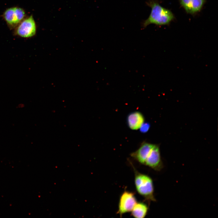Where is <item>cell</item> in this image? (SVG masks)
I'll return each instance as SVG.
<instances>
[{"instance_id":"obj_5","label":"cell","mask_w":218,"mask_h":218,"mask_svg":"<svg viewBox=\"0 0 218 218\" xmlns=\"http://www.w3.org/2000/svg\"><path fill=\"white\" fill-rule=\"evenodd\" d=\"M137 203V200L133 193L124 191L120 198L117 213L121 217L124 214L131 212Z\"/></svg>"},{"instance_id":"obj_1","label":"cell","mask_w":218,"mask_h":218,"mask_svg":"<svg viewBox=\"0 0 218 218\" xmlns=\"http://www.w3.org/2000/svg\"><path fill=\"white\" fill-rule=\"evenodd\" d=\"M146 3L151 8V10L148 18L141 23L143 28L151 24L158 26L168 25L174 19L172 12L161 6L157 0H149Z\"/></svg>"},{"instance_id":"obj_8","label":"cell","mask_w":218,"mask_h":218,"mask_svg":"<svg viewBox=\"0 0 218 218\" xmlns=\"http://www.w3.org/2000/svg\"><path fill=\"white\" fill-rule=\"evenodd\" d=\"M155 145L147 142L143 143L135 152L131 154V156L141 164L144 165L145 158L149 152Z\"/></svg>"},{"instance_id":"obj_4","label":"cell","mask_w":218,"mask_h":218,"mask_svg":"<svg viewBox=\"0 0 218 218\" xmlns=\"http://www.w3.org/2000/svg\"><path fill=\"white\" fill-rule=\"evenodd\" d=\"M16 28L15 34L23 38L31 37L36 32V25L32 15L24 19Z\"/></svg>"},{"instance_id":"obj_3","label":"cell","mask_w":218,"mask_h":218,"mask_svg":"<svg viewBox=\"0 0 218 218\" xmlns=\"http://www.w3.org/2000/svg\"><path fill=\"white\" fill-rule=\"evenodd\" d=\"M25 15V11L22 8L12 7L6 9L3 16L9 28H13L24 19Z\"/></svg>"},{"instance_id":"obj_7","label":"cell","mask_w":218,"mask_h":218,"mask_svg":"<svg viewBox=\"0 0 218 218\" xmlns=\"http://www.w3.org/2000/svg\"><path fill=\"white\" fill-rule=\"evenodd\" d=\"M206 0H180L181 6L188 13L194 15L200 11Z\"/></svg>"},{"instance_id":"obj_10","label":"cell","mask_w":218,"mask_h":218,"mask_svg":"<svg viewBox=\"0 0 218 218\" xmlns=\"http://www.w3.org/2000/svg\"><path fill=\"white\" fill-rule=\"evenodd\" d=\"M148 210V207L146 204L141 202H137L131 211V215L136 218H144Z\"/></svg>"},{"instance_id":"obj_2","label":"cell","mask_w":218,"mask_h":218,"mask_svg":"<svg viewBox=\"0 0 218 218\" xmlns=\"http://www.w3.org/2000/svg\"><path fill=\"white\" fill-rule=\"evenodd\" d=\"M134 182L138 193L148 201H155L153 181L147 175L141 173L134 168Z\"/></svg>"},{"instance_id":"obj_6","label":"cell","mask_w":218,"mask_h":218,"mask_svg":"<svg viewBox=\"0 0 218 218\" xmlns=\"http://www.w3.org/2000/svg\"><path fill=\"white\" fill-rule=\"evenodd\" d=\"M144 165L148 166L157 171H160L163 168L159 148L155 145L147 155Z\"/></svg>"},{"instance_id":"obj_9","label":"cell","mask_w":218,"mask_h":218,"mask_svg":"<svg viewBox=\"0 0 218 218\" xmlns=\"http://www.w3.org/2000/svg\"><path fill=\"white\" fill-rule=\"evenodd\" d=\"M144 121V119L143 115L138 111L131 113L127 117L129 127L132 130H137L140 128Z\"/></svg>"}]
</instances>
